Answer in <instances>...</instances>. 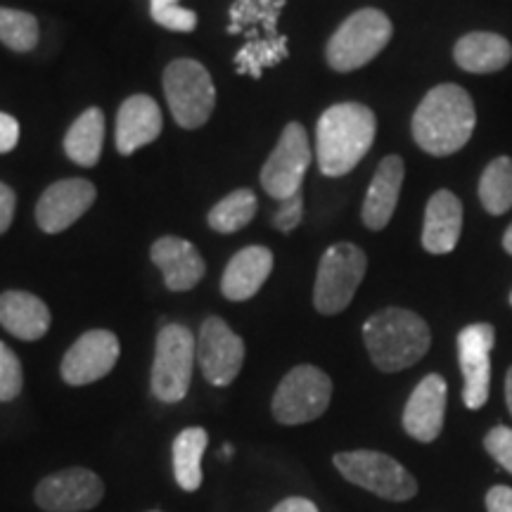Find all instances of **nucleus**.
<instances>
[{
    "instance_id": "cd10ccee",
    "label": "nucleus",
    "mask_w": 512,
    "mask_h": 512,
    "mask_svg": "<svg viewBox=\"0 0 512 512\" xmlns=\"http://www.w3.org/2000/svg\"><path fill=\"white\" fill-rule=\"evenodd\" d=\"M256 214V195L252 190L242 188L230 192L228 197H223L221 202L214 204V209L209 211L207 221L216 233H238L254 219Z\"/></svg>"
},
{
    "instance_id": "423d86ee",
    "label": "nucleus",
    "mask_w": 512,
    "mask_h": 512,
    "mask_svg": "<svg viewBox=\"0 0 512 512\" xmlns=\"http://www.w3.org/2000/svg\"><path fill=\"white\" fill-rule=\"evenodd\" d=\"M332 463L347 482L361 486L384 501L403 503L418 494V482L399 460L380 451H342Z\"/></svg>"
},
{
    "instance_id": "dca6fc26",
    "label": "nucleus",
    "mask_w": 512,
    "mask_h": 512,
    "mask_svg": "<svg viewBox=\"0 0 512 512\" xmlns=\"http://www.w3.org/2000/svg\"><path fill=\"white\" fill-rule=\"evenodd\" d=\"M95 185L86 178H64L50 185L36 204V221L46 233H62L93 207Z\"/></svg>"
},
{
    "instance_id": "f03ea898",
    "label": "nucleus",
    "mask_w": 512,
    "mask_h": 512,
    "mask_svg": "<svg viewBox=\"0 0 512 512\" xmlns=\"http://www.w3.org/2000/svg\"><path fill=\"white\" fill-rule=\"evenodd\" d=\"M377 119L361 102H339L320 114L316 157L325 176H347L375 143Z\"/></svg>"
},
{
    "instance_id": "58836bf2",
    "label": "nucleus",
    "mask_w": 512,
    "mask_h": 512,
    "mask_svg": "<svg viewBox=\"0 0 512 512\" xmlns=\"http://www.w3.org/2000/svg\"><path fill=\"white\" fill-rule=\"evenodd\" d=\"M503 247H505V252L512 256V223H510V228L505 230V235H503Z\"/></svg>"
},
{
    "instance_id": "c756f323",
    "label": "nucleus",
    "mask_w": 512,
    "mask_h": 512,
    "mask_svg": "<svg viewBox=\"0 0 512 512\" xmlns=\"http://www.w3.org/2000/svg\"><path fill=\"white\" fill-rule=\"evenodd\" d=\"M150 15L164 29L188 34L197 27V15L188 8H181L178 0H150Z\"/></svg>"
},
{
    "instance_id": "bb28decb",
    "label": "nucleus",
    "mask_w": 512,
    "mask_h": 512,
    "mask_svg": "<svg viewBox=\"0 0 512 512\" xmlns=\"http://www.w3.org/2000/svg\"><path fill=\"white\" fill-rule=\"evenodd\" d=\"M479 200L491 216H503L512 209V159L498 157L479 178Z\"/></svg>"
},
{
    "instance_id": "39448f33",
    "label": "nucleus",
    "mask_w": 512,
    "mask_h": 512,
    "mask_svg": "<svg viewBox=\"0 0 512 512\" xmlns=\"http://www.w3.org/2000/svg\"><path fill=\"white\" fill-rule=\"evenodd\" d=\"M392 22L384 12L363 8L344 19V24L332 34L328 50V64L335 72H354L366 67L392 41Z\"/></svg>"
},
{
    "instance_id": "f8f14e48",
    "label": "nucleus",
    "mask_w": 512,
    "mask_h": 512,
    "mask_svg": "<svg viewBox=\"0 0 512 512\" xmlns=\"http://www.w3.org/2000/svg\"><path fill=\"white\" fill-rule=\"evenodd\" d=\"M197 363L214 387H228L245 363V342L228 328L226 320L211 316L202 323L197 339Z\"/></svg>"
},
{
    "instance_id": "c9c22d12",
    "label": "nucleus",
    "mask_w": 512,
    "mask_h": 512,
    "mask_svg": "<svg viewBox=\"0 0 512 512\" xmlns=\"http://www.w3.org/2000/svg\"><path fill=\"white\" fill-rule=\"evenodd\" d=\"M486 510L489 512H512V489L510 486H494L486 494Z\"/></svg>"
},
{
    "instance_id": "4be33fe9",
    "label": "nucleus",
    "mask_w": 512,
    "mask_h": 512,
    "mask_svg": "<svg viewBox=\"0 0 512 512\" xmlns=\"http://www.w3.org/2000/svg\"><path fill=\"white\" fill-rule=\"evenodd\" d=\"M273 271V254L266 247H245L230 259L221 290L230 302H247L264 287Z\"/></svg>"
},
{
    "instance_id": "c85d7f7f",
    "label": "nucleus",
    "mask_w": 512,
    "mask_h": 512,
    "mask_svg": "<svg viewBox=\"0 0 512 512\" xmlns=\"http://www.w3.org/2000/svg\"><path fill=\"white\" fill-rule=\"evenodd\" d=\"M0 43L15 53L34 50L38 43V19L29 12L0 8Z\"/></svg>"
},
{
    "instance_id": "aec40b11",
    "label": "nucleus",
    "mask_w": 512,
    "mask_h": 512,
    "mask_svg": "<svg viewBox=\"0 0 512 512\" xmlns=\"http://www.w3.org/2000/svg\"><path fill=\"white\" fill-rule=\"evenodd\" d=\"M162 133V112L150 95H131L117 114V150L133 155L138 147L150 145Z\"/></svg>"
},
{
    "instance_id": "f3484780",
    "label": "nucleus",
    "mask_w": 512,
    "mask_h": 512,
    "mask_svg": "<svg viewBox=\"0 0 512 512\" xmlns=\"http://www.w3.org/2000/svg\"><path fill=\"white\" fill-rule=\"evenodd\" d=\"M446 380L441 375H427L413 389L411 399L403 408V430L413 439L430 444L444 430L446 415Z\"/></svg>"
},
{
    "instance_id": "2eb2a0df",
    "label": "nucleus",
    "mask_w": 512,
    "mask_h": 512,
    "mask_svg": "<svg viewBox=\"0 0 512 512\" xmlns=\"http://www.w3.org/2000/svg\"><path fill=\"white\" fill-rule=\"evenodd\" d=\"M119 361V339L110 330H88L62 358V380L72 387L98 382Z\"/></svg>"
},
{
    "instance_id": "1a4fd4ad",
    "label": "nucleus",
    "mask_w": 512,
    "mask_h": 512,
    "mask_svg": "<svg viewBox=\"0 0 512 512\" xmlns=\"http://www.w3.org/2000/svg\"><path fill=\"white\" fill-rule=\"evenodd\" d=\"M164 93L176 124L200 128L216 105V88L207 69L195 60H174L164 72Z\"/></svg>"
},
{
    "instance_id": "9d476101",
    "label": "nucleus",
    "mask_w": 512,
    "mask_h": 512,
    "mask_svg": "<svg viewBox=\"0 0 512 512\" xmlns=\"http://www.w3.org/2000/svg\"><path fill=\"white\" fill-rule=\"evenodd\" d=\"M332 380L316 366H297L283 377L273 396V418L280 425H304L328 411Z\"/></svg>"
},
{
    "instance_id": "ddd939ff",
    "label": "nucleus",
    "mask_w": 512,
    "mask_h": 512,
    "mask_svg": "<svg viewBox=\"0 0 512 512\" xmlns=\"http://www.w3.org/2000/svg\"><path fill=\"white\" fill-rule=\"evenodd\" d=\"M496 344V330L491 323L467 325L458 335V361L463 370V401L470 411H479L489 399L491 351Z\"/></svg>"
},
{
    "instance_id": "f257e3e1",
    "label": "nucleus",
    "mask_w": 512,
    "mask_h": 512,
    "mask_svg": "<svg viewBox=\"0 0 512 512\" xmlns=\"http://www.w3.org/2000/svg\"><path fill=\"white\" fill-rule=\"evenodd\" d=\"M477 126L475 102L458 83H441L413 114V138L432 157H448L470 143Z\"/></svg>"
},
{
    "instance_id": "7c9ffc66",
    "label": "nucleus",
    "mask_w": 512,
    "mask_h": 512,
    "mask_svg": "<svg viewBox=\"0 0 512 512\" xmlns=\"http://www.w3.org/2000/svg\"><path fill=\"white\" fill-rule=\"evenodd\" d=\"M24 387L22 363L8 344L0 342V401H15Z\"/></svg>"
},
{
    "instance_id": "a19ab883",
    "label": "nucleus",
    "mask_w": 512,
    "mask_h": 512,
    "mask_svg": "<svg viewBox=\"0 0 512 512\" xmlns=\"http://www.w3.org/2000/svg\"><path fill=\"white\" fill-rule=\"evenodd\" d=\"M510 304H512V294H510Z\"/></svg>"
},
{
    "instance_id": "4468645a",
    "label": "nucleus",
    "mask_w": 512,
    "mask_h": 512,
    "mask_svg": "<svg viewBox=\"0 0 512 512\" xmlns=\"http://www.w3.org/2000/svg\"><path fill=\"white\" fill-rule=\"evenodd\" d=\"M105 496V484L86 467H69L43 479L36 486L34 501L46 512H86Z\"/></svg>"
},
{
    "instance_id": "4c0bfd02",
    "label": "nucleus",
    "mask_w": 512,
    "mask_h": 512,
    "mask_svg": "<svg viewBox=\"0 0 512 512\" xmlns=\"http://www.w3.org/2000/svg\"><path fill=\"white\" fill-rule=\"evenodd\" d=\"M505 403H508L512 415V368L508 370V375H505Z\"/></svg>"
},
{
    "instance_id": "2f4dec72",
    "label": "nucleus",
    "mask_w": 512,
    "mask_h": 512,
    "mask_svg": "<svg viewBox=\"0 0 512 512\" xmlns=\"http://www.w3.org/2000/svg\"><path fill=\"white\" fill-rule=\"evenodd\" d=\"M484 448L491 453V458L496 460L503 470H508L512 475V430L510 427L498 425L484 437Z\"/></svg>"
},
{
    "instance_id": "393cba45",
    "label": "nucleus",
    "mask_w": 512,
    "mask_h": 512,
    "mask_svg": "<svg viewBox=\"0 0 512 512\" xmlns=\"http://www.w3.org/2000/svg\"><path fill=\"white\" fill-rule=\"evenodd\" d=\"M102 140H105V114L98 107H88L69 126L67 138H64V152L79 166H95L102 155Z\"/></svg>"
},
{
    "instance_id": "79ce46f5",
    "label": "nucleus",
    "mask_w": 512,
    "mask_h": 512,
    "mask_svg": "<svg viewBox=\"0 0 512 512\" xmlns=\"http://www.w3.org/2000/svg\"><path fill=\"white\" fill-rule=\"evenodd\" d=\"M155 512H157V510H155Z\"/></svg>"
},
{
    "instance_id": "9b49d317",
    "label": "nucleus",
    "mask_w": 512,
    "mask_h": 512,
    "mask_svg": "<svg viewBox=\"0 0 512 512\" xmlns=\"http://www.w3.org/2000/svg\"><path fill=\"white\" fill-rule=\"evenodd\" d=\"M311 164V145L306 128L297 121L285 126L283 136L278 145L266 159L264 169H261V188H264L273 200L283 202L287 197L302 192V181L306 169Z\"/></svg>"
},
{
    "instance_id": "f704fd0d",
    "label": "nucleus",
    "mask_w": 512,
    "mask_h": 512,
    "mask_svg": "<svg viewBox=\"0 0 512 512\" xmlns=\"http://www.w3.org/2000/svg\"><path fill=\"white\" fill-rule=\"evenodd\" d=\"M15 192H12L10 185L0 183V235L10 228L12 219H15Z\"/></svg>"
},
{
    "instance_id": "b1692460",
    "label": "nucleus",
    "mask_w": 512,
    "mask_h": 512,
    "mask_svg": "<svg viewBox=\"0 0 512 512\" xmlns=\"http://www.w3.org/2000/svg\"><path fill=\"white\" fill-rule=\"evenodd\" d=\"M453 60L460 69L470 74H496L512 60V46L508 38L491 31H472L460 38L453 48Z\"/></svg>"
},
{
    "instance_id": "7ed1b4c3",
    "label": "nucleus",
    "mask_w": 512,
    "mask_h": 512,
    "mask_svg": "<svg viewBox=\"0 0 512 512\" xmlns=\"http://www.w3.org/2000/svg\"><path fill=\"white\" fill-rule=\"evenodd\" d=\"M285 0H238L230 8L228 34L245 36V46L235 53V72L261 79L266 67H275L290 55L287 36L278 31Z\"/></svg>"
},
{
    "instance_id": "e433bc0d",
    "label": "nucleus",
    "mask_w": 512,
    "mask_h": 512,
    "mask_svg": "<svg viewBox=\"0 0 512 512\" xmlns=\"http://www.w3.org/2000/svg\"><path fill=\"white\" fill-rule=\"evenodd\" d=\"M271 512H318L316 503L309 501V498H302V496H292V498H285L283 503H278Z\"/></svg>"
},
{
    "instance_id": "473e14b6",
    "label": "nucleus",
    "mask_w": 512,
    "mask_h": 512,
    "mask_svg": "<svg viewBox=\"0 0 512 512\" xmlns=\"http://www.w3.org/2000/svg\"><path fill=\"white\" fill-rule=\"evenodd\" d=\"M302 216H304V197L302 192H297V195L287 197V200L280 202L278 211L273 214V228H278L280 233H290L302 223Z\"/></svg>"
},
{
    "instance_id": "ea45409f",
    "label": "nucleus",
    "mask_w": 512,
    "mask_h": 512,
    "mask_svg": "<svg viewBox=\"0 0 512 512\" xmlns=\"http://www.w3.org/2000/svg\"><path fill=\"white\" fill-rule=\"evenodd\" d=\"M230 456H233V446L226 444L223 446V458H230Z\"/></svg>"
},
{
    "instance_id": "6e6552de",
    "label": "nucleus",
    "mask_w": 512,
    "mask_h": 512,
    "mask_svg": "<svg viewBox=\"0 0 512 512\" xmlns=\"http://www.w3.org/2000/svg\"><path fill=\"white\" fill-rule=\"evenodd\" d=\"M195 361V335L185 325H164L157 335L155 363H152V394L164 403L183 401L190 389Z\"/></svg>"
},
{
    "instance_id": "412c9836",
    "label": "nucleus",
    "mask_w": 512,
    "mask_h": 512,
    "mask_svg": "<svg viewBox=\"0 0 512 512\" xmlns=\"http://www.w3.org/2000/svg\"><path fill=\"white\" fill-rule=\"evenodd\" d=\"M403 176H406V166L401 157H384L377 166L373 183H370L366 202H363V223L370 230H382L392 221L396 204H399Z\"/></svg>"
},
{
    "instance_id": "a211bd4d",
    "label": "nucleus",
    "mask_w": 512,
    "mask_h": 512,
    "mask_svg": "<svg viewBox=\"0 0 512 512\" xmlns=\"http://www.w3.org/2000/svg\"><path fill=\"white\" fill-rule=\"evenodd\" d=\"M152 261L162 271L171 292H188L202 280L204 261L195 245L183 238H159L150 249Z\"/></svg>"
},
{
    "instance_id": "0eeeda50",
    "label": "nucleus",
    "mask_w": 512,
    "mask_h": 512,
    "mask_svg": "<svg viewBox=\"0 0 512 512\" xmlns=\"http://www.w3.org/2000/svg\"><path fill=\"white\" fill-rule=\"evenodd\" d=\"M368 259L361 247L337 242L323 254L313 287V306L323 316L342 313L354 299L358 285L366 278Z\"/></svg>"
},
{
    "instance_id": "20e7f679",
    "label": "nucleus",
    "mask_w": 512,
    "mask_h": 512,
    "mask_svg": "<svg viewBox=\"0 0 512 512\" xmlns=\"http://www.w3.org/2000/svg\"><path fill=\"white\" fill-rule=\"evenodd\" d=\"M363 342L382 373H399L415 366L430 351V325L408 309H382L363 325Z\"/></svg>"
},
{
    "instance_id": "5701e85b",
    "label": "nucleus",
    "mask_w": 512,
    "mask_h": 512,
    "mask_svg": "<svg viewBox=\"0 0 512 512\" xmlns=\"http://www.w3.org/2000/svg\"><path fill=\"white\" fill-rule=\"evenodd\" d=\"M50 309L36 294L10 290L0 294V325L12 337L36 342L50 330Z\"/></svg>"
},
{
    "instance_id": "72a5a7b5",
    "label": "nucleus",
    "mask_w": 512,
    "mask_h": 512,
    "mask_svg": "<svg viewBox=\"0 0 512 512\" xmlns=\"http://www.w3.org/2000/svg\"><path fill=\"white\" fill-rule=\"evenodd\" d=\"M19 140V124L15 117L0 112V155L12 152L17 147Z\"/></svg>"
},
{
    "instance_id": "6ab92c4d",
    "label": "nucleus",
    "mask_w": 512,
    "mask_h": 512,
    "mask_svg": "<svg viewBox=\"0 0 512 512\" xmlns=\"http://www.w3.org/2000/svg\"><path fill=\"white\" fill-rule=\"evenodd\" d=\"M463 230V202L451 190L434 192L425 209L422 247L430 254H448L458 247Z\"/></svg>"
},
{
    "instance_id": "a878e982",
    "label": "nucleus",
    "mask_w": 512,
    "mask_h": 512,
    "mask_svg": "<svg viewBox=\"0 0 512 512\" xmlns=\"http://www.w3.org/2000/svg\"><path fill=\"white\" fill-rule=\"evenodd\" d=\"M209 434L202 427H188L174 439V475L183 491H197L202 486V456Z\"/></svg>"
}]
</instances>
